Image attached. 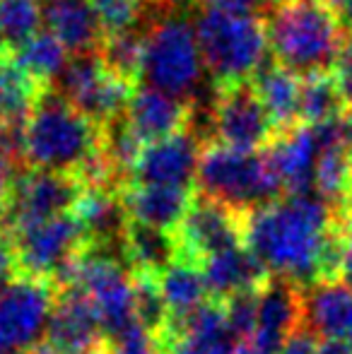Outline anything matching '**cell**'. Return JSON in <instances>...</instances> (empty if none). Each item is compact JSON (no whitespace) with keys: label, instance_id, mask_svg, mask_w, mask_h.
<instances>
[{"label":"cell","instance_id":"cell-1","mask_svg":"<svg viewBox=\"0 0 352 354\" xmlns=\"http://www.w3.org/2000/svg\"><path fill=\"white\" fill-rule=\"evenodd\" d=\"M244 243L270 275L311 287L338 282L348 236L319 196H282L244 214Z\"/></svg>","mask_w":352,"mask_h":354},{"label":"cell","instance_id":"cell-2","mask_svg":"<svg viewBox=\"0 0 352 354\" xmlns=\"http://www.w3.org/2000/svg\"><path fill=\"white\" fill-rule=\"evenodd\" d=\"M272 61L299 77L331 73L345 41L338 15L321 0H290L266 19Z\"/></svg>","mask_w":352,"mask_h":354},{"label":"cell","instance_id":"cell-3","mask_svg":"<svg viewBox=\"0 0 352 354\" xmlns=\"http://www.w3.org/2000/svg\"><path fill=\"white\" fill-rule=\"evenodd\" d=\"M102 147V128L48 89L24 123V164L77 174Z\"/></svg>","mask_w":352,"mask_h":354},{"label":"cell","instance_id":"cell-4","mask_svg":"<svg viewBox=\"0 0 352 354\" xmlns=\"http://www.w3.org/2000/svg\"><path fill=\"white\" fill-rule=\"evenodd\" d=\"M196 37L203 66L215 80V87L251 82L266 63L268 29L259 15H232L220 10H201Z\"/></svg>","mask_w":352,"mask_h":354},{"label":"cell","instance_id":"cell-5","mask_svg":"<svg viewBox=\"0 0 352 354\" xmlns=\"http://www.w3.org/2000/svg\"><path fill=\"white\" fill-rule=\"evenodd\" d=\"M196 193L239 212H249L285 196L266 154L241 152L220 142L201 149L196 171Z\"/></svg>","mask_w":352,"mask_h":354},{"label":"cell","instance_id":"cell-6","mask_svg":"<svg viewBox=\"0 0 352 354\" xmlns=\"http://www.w3.org/2000/svg\"><path fill=\"white\" fill-rule=\"evenodd\" d=\"M201 68L203 56L196 27H191L183 15H169L145 32L140 75L145 87L188 99L201 80Z\"/></svg>","mask_w":352,"mask_h":354},{"label":"cell","instance_id":"cell-7","mask_svg":"<svg viewBox=\"0 0 352 354\" xmlns=\"http://www.w3.org/2000/svg\"><path fill=\"white\" fill-rule=\"evenodd\" d=\"M51 89L102 128L126 113L128 102L138 87L116 77L104 66L97 51H89L68 58L66 68L53 80Z\"/></svg>","mask_w":352,"mask_h":354},{"label":"cell","instance_id":"cell-8","mask_svg":"<svg viewBox=\"0 0 352 354\" xmlns=\"http://www.w3.org/2000/svg\"><path fill=\"white\" fill-rule=\"evenodd\" d=\"M85 188L87 186L77 174L27 167V171H17L15 176L12 191L0 212V219L8 234L46 222L58 214L73 212Z\"/></svg>","mask_w":352,"mask_h":354},{"label":"cell","instance_id":"cell-9","mask_svg":"<svg viewBox=\"0 0 352 354\" xmlns=\"http://www.w3.org/2000/svg\"><path fill=\"white\" fill-rule=\"evenodd\" d=\"M17 256L19 277L53 282L66 263L77 258L87 246V234L73 212L58 214L46 222L10 232Z\"/></svg>","mask_w":352,"mask_h":354},{"label":"cell","instance_id":"cell-10","mask_svg":"<svg viewBox=\"0 0 352 354\" xmlns=\"http://www.w3.org/2000/svg\"><path fill=\"white\" fill-rule=\"evenodd\" d=\"M215 89L210 142H220L225 147L241 149V152H259V149H268L280 138L275 121L270 118L251 82Z\"/></svg>","mask_w":352,"mask_h":354},{"label":"cell","instance_id":"cell-11","mask_svg":"<svg viewBox=\"0 0 352 354\" xmlns=\"http://www.w3.org/2000/svg\"><path fill=\"white\" fill-rule=\"evenodd\" d=\"M244 214L205 196L193 198L186 217L174 229L178 243V261L203 268L212 256L244 243Z\"/></svg>","mask_w":352,"mask_h":354},{"label":"cell","instance_id":"cell-12","mask_svg":"<svg viewBox=\"0 0 352 354\" xmlns=\"http://www.w3.org/2000/svg\"><path fill=\"white\" fill-rule=\"evenodd\" d=\"M56 287L17 277L0 289V354H22L46 335Z\"/></svg>","mask_w":352,"mask_h":354},{"label":"cell","instance_id":"cell-13","mask_svg":"<svg viewBox=\"0 0 352 354\" xmlns=\"http://www.w3.org/2000/svg\"><path fill=\"white\" fill-rule=\"evenodd\" d=\"M46 342L71 354H104L106 333L89 294L80 287L56 289Z\"/></svg>","mask_w":352,"mask_h":354},{"label":"cell","instance_id":"cell-14","mask_svg":"<svg viewBox=\"0 0 352 354\" xmlns=\"http://www.w3.org/2000/svg\"><path fill=\"white\" fill-rule=\"evenodd\" d=\"M201 145L188 131L167 138L160 142H150L142 147L136 167L131 171V181L138 186L157 183V186H193L201 159Z\"/></svg>","mask_w":352,"mask_h":354},{"label":"cell","instance_id":"cell-15","mask_svg":"<svg viewBox=\"0 0 352 354\" xmlns=\"http://www.w3.org/2000/svg\"><path fill=\"white\" fill-rule=\"evenodd\" d=\"M304 323L302 287L272 275L259 289V323L251 340L266 354H277L285 340Z\"/></svg>","mask_w":352,"mask_h":354},{"label":"cell","instance_id":"cell-16","mask_svg":"<svg viewBox=\"0 0 352 354\" xmlns=\"http://www.w3.org/2000/svg\"><path fill=\"white\" fill-rule=\"evenodd\" d=\"M193 104L152 87H138L126 109V121L142 145L160 142L188 131Z\"/></svg>","mask_w":352,"mask_h":354},{"label":"cell","instance_id":"cell-17","mask_svg":"<svg viewBox=\"0 0 352 354\" xmlns=\"http://www.w3.org/2000/svg\"><path fill=\"white\" fill-rule=\"evenodd\" d=\"M73 214L80 219L85 229L87 246L111 248V251L123 253V232L131 219L126 203H123V188H85L77 205L73 207Z\"/></svg>","mask_w":352,"mask_h":354},{"label":"cell","instance_id":"cell-18","mask_svg":"<svg viewBox=\"0 0 352 354\" xmlns=\"http://www.w3.org/2000/svg\"><path fill=\"white\" fill-rule=\"evenodd\" d=\"M304 326L321 340H338L352 347V289L338 282L302 287Z\"/></svg>","mask_w":352,"mask_h":354},{"label":"cell","instance_id":"cell-19","mask_svg":"<svg viewBox=\"0 0 352 354\" xmlns=\"http://www.w3.org/2000/svg\"><path fill=\"white\" fill-rule=\"evenodd\" d=\"M193 198H196V186H157V183L123 186L128 217L167 232H174L181 224Z\"/></svg>","mask_w":352,"mask_h":354},{"label":"cell","instance_id":"cell-20","mask_svg":"<svg viewBox=\"0 0 352 354\" xmlns=\"http://www.w3.org/2000/svg\"><path fill=\"white\" fill-rule=\"evenodd\" d=\"M207 292L215 301H227L241 292H259L270 280V270L249 251L246 246H237L230 251L212 256L203 266Z\"/></svg>","mask_w":352,"mask_h":354},{"label":"cell","instance_id":"cell-21","mask_svg":"<svg viewBox=\"0 0 352 354\" xmlns=\"http://www.w3.org/2000/svg\"><path fill=\"white\" fill-rule=\"evenodd\" d=\"M44 22L73 56L97 51L104 41V29L89 0H48L44 8Z\"/></svg>","mask_w":352,"mask_h":354},{"label":"cell","instance_id":"cell-22","mask_svg":"<svg viewBox=\"0 0 352 354\" xmlns=\"http://www.w3.org/2000/svg\"><path fill=\"white\" fill-rule=\"evenodd\" d=\"M121 248L131 272H138V275L160 277L172 263L178 261V243L174 232L150 227V224L136 222V219H128Z\"/></svg>","mask_w":352,"mask_h":354},{"label":"cell","instance_id":"cell-23","mask_svg":"<svg viewBox=\"0 0 352 354\" xmlns=\"http://www.w3.org/2000/svg\"><path fill=\"white\" fill-rule=\"evenodd\" d=\"M251 84H254L256 94L263 102L270 118L275 121L280 136L299 126V94H302L299 75L287 71L277 61H266L256 71Z\"/></svg>","mask_w":352,"mask_h":354},{"label":"cell","instance_id":"cell-24","mask_svg":"<svg viewBox=\"0 0 352 354\" xmlns=\"http://www.w3.org/2000/svg\"><path fill=\"white\" fill-rule=\"evenodd\" d=\"M48 89L10 56L0 63V121H27Z\"/></svg>","mask_w":352,"mask_h":354},{"label":"cell","instance_id":"cell-25","mask_svg":"<svg viewBox=\"0 0 352 354\" xmlns=\"http://www.w3.org/2000/svg\"><path fill=\"white\" fill-rule=\"evenodd\" d=\"M160 292L169 308V318H183L210 299L203 268L176 261L160 275Z\"/></svg>","mask_w":352,"mask_h":354},{"label":"cell","instance_id":"cell-26","mask_svg":"<svg viewBox=\"0 0 352 354\" xmlns=\"http://www.w3.org/2000/svg\"><path fill=\"white\" fill-rule=\"evenodd\" d=\"M345 111L348 109L340 97L333 71L302 77L299 126H324V123L338 121Z\"/></svg>","mask_w":352,"mask_h":354},{"label":"cell","instance_id":"cell-27","mask_svg":"<svg viewBox=\"0 0 352 354\" xmlns=\"http://www.w3.org/2000/svg\"><path fill=\"white\" fill-rule=\"evenodd\" d=\"M68 53L71 51L63 46L56 34L48 32V29H39L27 44H22V46L10 53V56H12L15 63H19L24 71L32 75V77H37L39 82L51 87L53 80L61 75L68 58H71Z\"/></svg>","mask_w":352,"mask_h":354},{"label":"cell","instance_id":"cell-28","mask_svg":"<svg viewBox=\"0 0 352 354\" xmlns=\"http://www.w3.org/2000/svg\"><path fill=\"white\" fill-rule=\"evenodd\" d=\"M142 51H145V34L131 29V32L109 34L104 37L102 46L97 48L99 58L116 77L140 87L142 75Z\"/></svg>","mask_w":352,"mask_h":354},{"label":"cell","instance_id":"cell-29","mask_svg":"<svg viewBox=\"0 0 352 354\" xmlns=\"http://www.w3.org/2000/svg\"><path fill=\"white\" fill-rule=\"evenodd\" d=\"M41 15L37 0H0V39L10 53L39 32Z\"/></svg>","mask_w":352,"mask_h":354},{"label":"cell","instance_id":"cell-30","mask_svg":"<svg viewBox=\"0 0 352 354\" xmlns=\"http://www.w3.org/2000/svg\"><path fill=\"white\" fill-rule=\"evenodd\" d=\"M89 5L102 24L104 37H109L136 29L150 0H89Z\"/></svg>","mask_w":352,"mask_h":354},{"label":"cell","instance_id":"cell-31","mask_svg":"<svg viewBox=\"0 0 352 354\" xmlns=\"http://www.w3.org/2000/svg\"><path fill=\"white\" fill-rule=\"evenodd\" d=\"M225 304L227 328L237 342L254 337L256 323H259V292H241L230 297Z\"/></svg>","mask_w":352,"mask_h":354},{"label":"cell","instance_id":"cell-32","mask_svg":"<svg viewBox=\"0 0 352 354\" xmlns=\"http://www.w3.org/2000/svg\"><path fill=\"white\" fill-rule=\"evenodd\" d=\"M157 354H232L237 347V340H193L181 335H160L155 337Z\"/></svg>","mask_w":352,"mask_h":354},{"label":"cell","instance_id":"cell-33","mask_svg":"<svg viewBox=\"0 0 352 354\" xmlns=\"http://www.w3.org/2000/svg\"><path fill=\"white\" fill-rule=\"evenodd\" d=\"M104 354H157V345L155 337L138 323L131 330L118 335L116 340H109Z\"/></svg>","mask_w":352,"mask_h":354},{"label":"cell","instance_id":"cell-34","mask_svg":"<svg viewBox=\"0 0 352 354\" xmlns=\"http://www.w3.org/2000/svg\"><path fill=\"white\" fill-rule=\"evenodd\" d=\"M333 77L338 82L340 97L345 102V109L352 111V37L345 34V41L340 46L338 61L333 66Z\"/></svg>","mask_w":352,"mask_h":354},{"label":"cell","instance_id":"cell-35","mask_svg":"<svg viewBox=\"0 0 352 354\" xmlns=\"http://www.w3.org/2000/svg\"><path fill=\"white\" fill-rule=\"evenodd\" d=\"M17 277H19V268H17L12 239H10L8 229H5L3 219H0V289L12 280H17Z\"/></svg>","mask_w":352,"mask_h":354},{"label":"cell","instance_id":"cell-36","mask_svg":"<svg viewBox=\"0 0 352 354\" xmlns=\"http://www.w3.org/2000/svg\"><path fill=\"white\" fill-rule=\"evenodd\" d=\"M319 347H321V340L309 326L302 323L295 333L285 340L282 350L277 354H319Z\"/></svg>","mask_w":352,"mask_h":354},{"label":"cell","instance_id":"cell-37","mask_svg":"<svg viewBox=\"0 0 352 354\" xmlns=\"http://www.w3.org/2000/svg\"><path fill=\"white\" fill-rule=\"evenodd\" d=\"M198 3L201 8L232 15H256L261 8H266V0H198Z\"/></svg>","mask_w":352,"mask_h":354},{"label":"cell","instance_id":"cell-38","mask_svg":"<svg viewBox=\"0 0 352 354\" xmlns=\"http://www.w3.org/2000/svg\"><path fill=\"white\" fill-rule=\"evenodd\" d=\"M15 169L17 167H15L8 157L0 154V212H3L5 203H8V198H10V191H12V181H15V176H17Z\"/></svg>","mask_w":352,"mask_h":354},{"label":"cell","instance_id":"cell-39","mask_svg":"<svg viewBox=\"0 0 352 354\" xmlns=\"http://www.w3.org/2000/svg\"><path fill=\"white\" fill-rule=\"evenodd\" d=\"M348 236V234H345ZM338 280L345 284V287L352 289V239H348V246H345L343 253V263H340V270H338Z\"/></svg>","mask_w":352,"mask_h":354},{"label":"cell","instance_id":"cell-40","mask_svg":"<svg viewBox=\"0 0 352 354\" xmlns=\"http://www.w3.org/2000/svg\"><path fill=\"white\" fill-rule=\"evenodd\" d=\"M319 354H352V347L338 340H321Z\"/></svg>","mask_w":352,"mask_h":354},{"label":"cell","instance_id":"cell-41","mask_svg":"<svg viewBox=\"0 0 352 354\" xmlns=\"http://www.w3.org/2000/svg\"><path fill=\"white\" fill-rule=\"evenodd\" d=\"M338 19H340V24H343V32L352 37V0H345V3L340 5Z\"/></svg>","mask_w":352,"mask_h":354},{"label":"cell","instance_id":"cell-42","mask_svg":"<svg viewBox=\"0 0 352 354\" xmlns=\"http://www.w3.org/2000/svg\"><path fill=\"white\" fill-rule=\"evenodd\" d=\"M340 136H343V142L348 145V149L352 152V111H345L340 116Z\"/></svg>","mask_w":352,"mask_h":354},{"label":"cell","instance_id":"cell-43","mask_svg":"<svg viewBox=\"0 0 352 354\" xmlns=\"http://www.w3.org/2000/svg\"><path fill=\"white\" fill-rule=\"evenodd\" d=\"M22 354H71V352H63V350H58V347H53L51 342L41 340L39 345L29 347V350H27V352H22Z\"/></svg>","mask_w":352,"mask_h":354},{"label":"cell","instance_id":"cell-44","mask_svg":"<svg viewBox=\"0 0 352 354\" xmlns=\"http://www.w3.org/2000/svg\"><path fill=\"white\" fill-rule=\"evenodd\" d=\"M232 354H266V352L261 350L254 340H244V342H237V347H234V352H232Z\"/></svg>","mask_w":352,"mask_h":354},{"label":"cell","instance_id":"cell-45","mask_svg":"<svg viewBox=\"0 0 352 354\" xmlns=\"http://www.w3.org/2000/svg\"><path fill=\"white\" fill-rule=\"evenodd\" d=\"M152 5H160V8H165V10H176L181 3H186V0H150Z\"/></svg>","mask_w":352,"mask_h":354},{"label":"cell","instance_id":"cell-46","mask_svg":"<svg viewBox=\"0 0 352 354\" xmlns=\"http://www.w3.org/2000/svg\"><path fill=\"white\" fill-rule=\"evenodd\" d=\"M321 3H324V5H326V8H331V10H333V12H335V15H338L340 5H343V3H345V0H321Z\"/></svg>","mask_w":352,"mask_h":354},{"label":"cell","instance_id":"cell-47","mask_svg":"<svg viewBox=\"0 0 352 354\" xmlns=\"http://www.w3.org/2000/svg\"><path fill=\"white\" fill-rule=\"evenodd\" d=\"M287 3H290V0H266V8H268V10H270V12H272V10L282 8V5H287Z\"/></svg>","mask_w":352,"mask_h":354},{"label":"cell","instance_id":"cell-48","mask_svg":"<svg viewBox=\"0 0 352 354\" xmlns=\"http://www.w3.org/2000/svg\"><path fill=\"white\" fill-rule=\"evenodd\" d=\"M10 58V48L3 44V39H0V63H5Z\"/></svg>","mask_w":352,"mask_h":354},{"label":"cell","instance_id":"cell-49","mask_svg":"<svg viewBox=\"0 0 352 354\" xmlns=\"http://www.w3.org/2000/svg\"><path fill=\"white\" fill-rule=\"evenodd\" d=\"M345 203H352V157H350V176H348V201Z\"/></svg>","mask_w":352,"mask_h":354}]
</instances>
